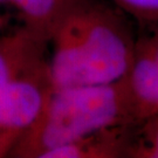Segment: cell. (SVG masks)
I'll list each match as a JSON object with an SVG mask.
<instances>
[{
    "label": "cell",
    "instance_id": "obj_1",
    "mask_svg": "<svg viewBox=\"0 0 158 158\" xmlns=\"http://www.w3.org/2000/svg\"><path fill=\"white\" fill-rule=\"evenodd\" d=\"M51 42L53 89L117 82L129 72L136 49L124 17L91 0L74 4Z\"/></svg>",
    "mask_w": 158,
    "mask_h": 158
},
{
    "label": "cell",
    "instance_id": "obj_2",
    "mask_svg": "<svg viewBox=\"0 0 158 158\" xmlns=\"http://www.w3.org/2000/svg\"><path fill=\"white\" fill-rule=\"evenodd\" d=\"M137 123L125 77L108 85L52 88L39 116L10 156L42 158L54 148L102 129Z\"/></svg>",
    "mask_w": 158,
    "mask_h": 158
},
{
    "label": "cell",
    "instance_id": "obj_3",
    "mask_svg": "<svg viewBox=\"0 0 158 158\" xmlns=\"http://www.w3.org/2000/svg\"><path fill=\"white\" fill-rule=\"evenodd\" d=\"M47 44L23 26L0 34V157L10 156L52 90Z\"/></svg>",
    "mask_w": 158,
    "mask_h": 158
},
{
    "label": "cell",
    "instance_id": "obj_4",
    "mask_svg": "<svg viewBox=\"0 0 158 158\" xmlns=\"http://www.w3.org/2000/svg\"><path fill=\"white\" fill-rule=\"evenodd\" d=\"M124 77L138 123L158 116V64L139 41Z\"/></svg>",
    "mask_w": 158,
    "mask_h": 158
},
{
    "label": "cell",
    "instance_id": "obj_5",
    "mask_svg": "<svg viewBox=\"0 0 158 158\" xmlns=\"http://www.w3.org/2000/svg\"><path fill=\"white\" fill-rule=\"evenodd\" d=\"M136 124L116 125L54 148L42 158H116L127 156L131 130Z\"/></svg>",
    "mask_w": 158,
    "mask_h": 158
},
{
    "label": "cell",
    "instance_id": "obj_6",
    "mask_svg": "<svg viewBox=\"0 0 158 158\" xmlns=\"http://www.w3.org/2000/svg\"><path fill=\"white\" fill-rule=\"evenodd\" d=\"M77 0H10L23 26L38 38L51 42L54 32Z\"/></svg>",
    "mask_w": 158,
    "mask_h": 158
},
{
    "label": "cell",
    "instance_id": "obj_7",
    "mask_svg": "<svg viewBox=\"0 0 158 158\" xmlns=\"http://www.w3.org/2000/svg\"><path fill=\"white\" fill-rule=\"evenodd\" d=\"M127 156L158 158V116L143 119L132 128Z\"/></svg>",
    "mask_w": 158,
    "mask_h": 158
},
{
    "label": "cell",
    "instance_id": "obj_8",
    "mask_svg": "<svg viewBox=\"0 0 158 158\" xmlns=\"http://www.w3.org/2000/svg\"><path fill=\"white\" fill-rule=\"evenodd\" d=\"M119 8L135 18L158 23V0H113Z\"/></svg>",
    "mask_w": 158,
    "mask_h": 158
},
{
    "label": "cell",
    "instance_id": "obj_9",
    "mask_svg": "<svg viewBox=\"0 0 158 158\" xmlns=\"http://www.w3.org/2000/svg\"><path fill=\"white\" fill-rule=\"evenodd\" d=\"M139 42L145 47V49L149 52V54L153 57V60L158 64V23L152 33L145 39L139 40Z\"/></svg>",
    "mask_w": 158,
    "mask_h": 158
},
{
    "label": "cell",
    "instance_id": "obj_10",
    "mask_svg": "<svg viewBox=\"0 0 158 158\" xmlns=\"http://www.w3.org/2000/svg\"><path fill=\"white\" fill-rule=\"evenodd\" d=\"M10 15L8 14H6L2 12V10L0 8V34L2 33V31H5L6 27L8 26V23H10Z\"/></svg>",
    "mask_w": 158,
    "mask_h": 158
},
{
    "label": "cell",
    "instance_id": "obj_11",
    "mask_svg": "<svg viewBox=\"0 0 158 158\" xmlns=\"http://www.w3.org/2000/svg\"><path fill=\"white\" fill-rule=\"evenodd\" d=\"M8 2H10V0H0V8H1L2 6L8 5Z\"/></svg>",
    "mask_w": 158,
    "mask_h": 158
}]
</instances>
